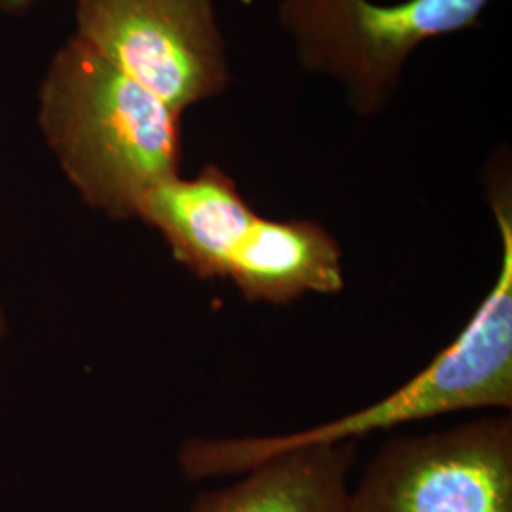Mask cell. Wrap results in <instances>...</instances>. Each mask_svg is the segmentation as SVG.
Wrapping results in <instances>:
<instances>
[{
  "label": "cell",
  "instance_id": "1",
  "mask_svg": "<svg viewBox=\"0 0 512 512\" xmlns=\"http://www.w3.org/2000/svg\"><path fill=\"white\" fill-rule=\"evenodd\" d=\"M488 202L501 238L499 272L469 323L429 365L384 399L317 427L277 437L188 440L179 452L184 476L205 480L243 475L296 448L357 442L376 431L454 412H511L512 190L509 169L503 165L490 173Z\"/></svg>",
  "mask_w": 512,
  "mask_h": 512
},
{
  "label": "cell",
  "instance_id": "2",
  "mask_svg": "<svg viewBox=\"0 0 512 512\" xmlns=\"http://www.w3.org/2000/svg\"><path fill=\"white\" fill-rule=\"evenodd\" d=\"M38 128L80 200L137 219L148 194L181 175L183 114L69 38L38 86Z\"/></svg>",
  "mask_w": 512,
  "mask_h": 512
},
{
  "label": "cell",
  "instance_id": "3",
  "mask_svg": "<svg viewBox=\"0 0 512 512\" xmlns=\"http://www.w3.org/2000/svg\"><path fill=\"white\" fill-rule=\"evenodd\" d=\"M492 0H281L277 18L306 73L342 84L370 118L399 90L408 57L423 42L471 29Z\"/></svg>",
  "mask_w": 512,
  "mask_h": 512
},
{
  "label": "cell",
  "instance_id": "4",
  "mask_svg": "<svg viewBox=\"0 0 512 512\" xmlns=\"http://www.w3.org/2000/svg\"><path fill=\"white\" fill-rule=\"evenodd\" d=\"M73 38L181 114L232 78L213 0H76Z\"/></svg>",
  "mask_w": 512,
  "mask_h": 512
},
{
  "label": "cell",
  "instance_id": "5",
  "mask_svg": "<svg viewBox=\"0 0 512 512\" xmlns=\"http://www.w3.org/2000/svg\"><path fill=\"white\" fill-rule=\"evenodd\" d=\"M349 512H512V414L382 444Z\"/></svg>",
  "mask_w": 512,
  "mask_h": 512
},
{
  "label": "cell",
  "instance_id": "6",
  "mask_svg": "<svg viewBox=\"0 0 512 512\" xmlns=\"http://www.w3.org/2000/svg\"><path fill=\"white\" fill-rule=\"evenodd\" d=\"M236 181L219 165L154 188L137 219L164 238L173 258L198 279H224L230 256L256 219Z\"/></svg>",
  "mask_w": 512,
  "mask_h": 512
},
{
  "label": "cell",
  "instance_id": "7",
  "mask_svg": "<svg viewBox=\"0 0 512 512\" xmlns=\"http://www.w3.org/2000/svg\"><path fill=\"white\" fill-rule=\"evenodd\" d=\"M249 302L283 306L344 289L340 243L313 220L256 215L230 256L226 277Z\"/></svg>",
  "mask_w": 512,
  "mask_h": 512
},
{
  "label": "cell",
  "instance_id": "8",
  "mask_svg": "<svg viewBox=\"0 0 512 512\" xmlns=\"http://www.w3.org/2000/svg\"><path fill=\"white\" fill-rule=\"evenodd\" d=\"M357 442L306 446L262 461L222 490L198 495L188 512H349Z\"/></svg>",
  "mask_w": 512,
  "mask_h": 512
},
{
  "label": "cell",
  "instance_id": "9",
  "mask_svg": "<svg viewBox=\"0 0 512 512\" xmlns=\"http://www.w3.org/2000/svg\"><path fill=\"white\" fill-rule=\"evenodd\" d=\"M42 0H0V10L4 14H25Z\"/></svg>",
  "mask_w": 512,
  "mask_h": 512
},
{
  "label": "cell",
  "instance_id": "10",
  "mask_svg": "<svg viewBox=\"0 0 512 512\" xmlns=\"http://www.w3.org/2000/svg\"><path fill=\"white\" fill-rule=\"evenodd\" d=\"M6 329H8V325H6V315H4V310H2V306H0V338L6 334Z\"/></svg>",
  "mask_w": 512,
  "mask_h": 512
}]
</instances>
